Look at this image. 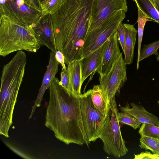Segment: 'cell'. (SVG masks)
Wrapping results in <instances>:
<instances>
[{"instance_id": "6da1fadb", "label": "cell", "mask_w": 159, "mask_h": 159, "mask_svg": "<svg viewBox=\"0 0 159 159\" xmlns=\"http://www.w3.org/2000/svg\"><path fill=\"white\" fill-rule=\"evenodd\" d=\"M48 89L49 100L45 125L55 137L66 144H85L89 147L82 118L80 96L66 90L55 77Z\"/></svg>"}, {"instance_id": "7a4b0ae2", "label": "cell", "mask_w": 159, "mask_h": 159, "mask_svg": "<svg viewBox=\"0 0 159 159\" xmlns=\"http://www.w3.org/2000/svg\"><path fill=\"white\" fill-rule=\"evenodd\" d=\"M93 0H65L52 15L57 50L67 65L81 59L88 31Z\"/></svg>"}, {"instance_id": "3957f363", "label": "cell", "mask_w": 159, "mask_h": 159, "mask_svg": "<svg viewBox=\"0 0 159 159\" xmlns=\"http://www.w3.org/2000/svg\"><path fill=\"white\" fill-rule=\"evenodd\" d=\"M33 28L15 23L3 16L0 20V55L20 50L36 52L41 48Z\"/></svg>"}, {"instance_id": "277c9868", "label": "cell", "mask_w": 159, "mask_h": 159, "mask_svg": "<svg viewBox=\"0 0 159 159\" xmlns=\"http://www.w3.org/2000/svg\"><path fill=\"white\" fill-rule=\"evenodd\" d=\"M110 114L99 138L103 143V149L108 154L117 158L125 155L128 150L121 135L117 114L118 111L115 97L110 102Z\"/></svg>"}, {"instance_id": "5b68a950", "label": "cell", "mask_w": 159, "mask_h": 159, "mask_svg": "<svg viewBox=\"0 0 159 159\" xmlns=\"http://www.w3.org/2000/svg\"><path fill=\"white\" fill-rule=\"evenodd\" d=\"M1 16L15 23L33 28L43 14L24 0H0Z\"/></svg>"}, {"instance_id": "8992f818", "label": "cell", "mask_w": 159, "mask_h": 159, "mask_svg": "<svg viewBox=\"0 0 159 159\" xmlns=\"http://www.w3.org/2000/svg\"><path fill=\"white\" fill-rule=\"evenodd\" d=\"M125 17L124 11H119L87 33L83 45L81 59L83 60L102 46L108 38L117 30Z\"/></svg>"}, {"instance_id": "52a82bcc", "label": "cell", "mask_w": 159, "mask_h": 159, "mask_svg": "<svg viewBox=\"0 0 159 159\" xmlns=\"http://www.w3.org/2000/svg\"><path fill=\"white\" fill-rule=\"evenodd\" d=\"M91 89H89L80 96L82 120L90 143L99 138L109 115L104 116L94 107L91 98Z\"/></svg>"}, {"instance_id": "ba28073f", "label": "cell", "mask_w": 159, "mask_h": 159, "mask_svg": "<svg viewBox=\"0 0 159 159\" xmlns=\"http://www.w3.org/2000/svg\"><path fill=\"white\" fill-rule=\"evenodd\" d=\"M127 10L126 0H93L87 33L119 11Z\"/></svg>"}, {"instance_id": "9c48e42d", "label": "cell", "mask_w": 159, "mask_h": 159, "mask_svg": "<svg viewBox=\"0 0 159 159\" xmlns=\"http://www.w3.org/2000/svg\"><path fill=\"white\" fill-rule=\"evenodd\" d=\"M126 65L121 52L110 71L100 75V84L106 93L110 100L115 97L127 80Z\"/></svg>"}, {"instance_id": "30bf717a", "label": "cell", "mask_w": 159, "mask_h": 159, "mask_svg": "<svg viewBox=\"0 0 159 159\" xmlns=\"http://www.w3.org/2000/svg\"><path fill=\"white\" fill-rule=\"evenodd\" d=\"M118 42L117 30L103 44L100 64L97 70L100 75L110 71L120 54Z\"/></svg>"}, {"instance_id": "8fae6325", "label": "cell", "mask_w": 159, "mask_h": 159, "mask_svg": "<svg viewBox=\"0 0 159 159\" xmlns=\"http://www.w3.org/2000/svg\"><path fill=\"white\" fill-rule=\"evenodd\" d=\"M33 29L42 45H44L55 53L56 44L52 15L42 14Z\"/></svg>"}, {"instance_id": "7c38bea8", "label": "cell", "mask_w": 159, "mask_h": 159, "mask_svg": "<svg viewBox=\"0 0 159 159\" xmlns=\"http://www.w3.org/2000/svg\"><path fill=\"white\" fill-rule=\"evenodd\" d=\"M60 64L56 59L55 53L51 51L50 54L47 69L44 75L38 95L32 107L29 119L32 118L36 108L41 105L43 95L46 90L48 89L52 81L55 77L58 71V66Z\"/></svg>"}, {"instance_id": "4fadbf2b", "label": "cell", "mask_w": 159, "mask_h": 159, "mask_svg": "<svg viewBox=\"0 0 159 159\" xmlns=\"http://www.w3.org/2000/svg\"><path fill=\"white\" fill-rule=\"evenodd\" d=\"M128 103L125 106H120V109L123 112L133 116L142 124L149 123L159 127V119L154 114L147 111L141 105H136L134 102Z\"/></svg>"}, {"instance_id": "5bb4252c", "label": "cell", "mask_w": 159, "mask_h": 159, "mask_svg": "<svg viewBox=\"0 0 159 159\" xmlns=\"http://www.w3.org/2000/svg\"><path fill=\"white\" fill-rule=\"evenodd\" d=\"M83 60H75L68 65L67 70L70 82V90L77 96L81 93Z\"/></svg>"}, {"instance_id": "9a60e30c", "label": "cell", "mask_w": 159, "mask_h": 159, "mask_svg": "<svg viewBox=\"0 0 159 159\" xmlns=\"http://www.w3.org/2000/svg\"><path fill=\"white\" fill-rule=\"evenodd\" d=\"M103 45L83 59L81 79L82 84L89 76L90 77L89 81L91 80L97 72L101 62Z\"/></svg>"}, {"instance_id": "2e32d148", "label": "cell", "mask_w": 159, "mask_h": 159, "mask_svg": "<svg viewBox=\"0 0 159 159\" xmlns=\"http://www.w3.org/2000/svg\"><path fill=\"white\" fill-rule=\"evenodd\" d=\"M125 34V47L124 52V61L126 65L132 63L134 51L136 42V35L138 30L134 25L129 24H122Z\"/></svg>"}, {"instance_id": "e0dca14e", "label": "cell", "mask_w": 159, "mask_h": 159, "mask_svg": "<svg viewBox=\"0 0 159 159\" xmlns=\"http://www.w3.org/2000/svg\"><path fill=\"white\" fill-rule=\"evenodd\" d=\"M91 97L94 107L103 115L108 116L110 100L100 84L94 85L91 89Z\"/></svg>"}, {"instance_id": "ac0fdd59", "label": "cell", "mask_w": 159, "mask_h": 159, "mask_svg": "<svg viewBox=\"0 0 159 159\" xmlns=\"http://www.w3.org/2000/svg\"><path fill=\"white\" fill-rule=\"evenodd\" d=\"M150 21L159 24V12L150 0H134Z\"/></svg>"}, {"instance_id": "d6986e66", "label": "cell", "mask_w": 159, "mask_h": 159, "mask_svg": "<svg viewBox=\"0 0 159 159\" xmlns=\"http://www.w3.org/2000/svg\"><path fill=\"white\" fill-rule=\"evenodd\" d=\"M137 6L138 8V18L137 21L138 24V47L137 64V69H138L139 66V58L144 27L147 21L150 20L148 19L146 15L142 12L139 6Z\"/></svg>"}, {"instance_id": "ffe728a7", "label": "cell", "mask_w": 159, "mask_h": 159, "mask_svg": "<svg viewBox=\"0 0 159 159\" xmlns=\"http://www.w3.org/2000/svg\"><path fill=\"white\" fill-rule=\"evenodd\" d=\"M139 141L141 148L149 150L153 154H159V139L142 135Z\"/></svg>"}, {"instance_id": "44dd1931", "label": "cell", "mask_w": 159, "mask_h": 159, "mask_svg": "<svg viewBox=\"0 0 159 159\" xmlns=\"http://www.w3.org/2000/svg\"><path fill=\"white\" fill-rule=\"evenodd\" d=\"M65 1V0H44L41 3L43 14H53L60 8Z\"/></svg>"}, {"instance_id": "7402d4cb", "label": "cell", "mask_w": 159, "mask_h": 159, "mask_svg": "<svg viewBox=\"0 0 159 159\" xmlns=\"http://www.w3.org/2000/svg\"><path fill=\"white\" fill-rule=\"evenodd\" d=\"M117 117L119 123L129 125L134 129L140 127L142 124L132 116L123 112H118Z\"/></svg>"}, {"instance_id": "603a6c76", "label": "cell", "mask_w": 159, "mask_h": 159, "mask_svg": "<svg viewBox=\"0 0 159 159\" xmlns=\"http://www.w3.org/2000/svg\"><path fill=\"white\" fill-rule=\"evenodd\" d=\"M159 48V40L150 44L145 45L140 52L139 62L152 55H158V49Z\"/></svg>"}, {"instance_id": "cb8c5ba5", "label": "cell", "mask_w": 159, "mask_h": 159, "mask_svg": "<svg viewBox=\"0 0 159 159\" xmlns=\"http://www.w3.org/2000/svg\"><path fill=\"white\" fill-rule=\"evenodd\" d=\"M141 136L144 135L158 138L159 136V127L149 123L142 124L139 131Z\"/></svg>"}, {"instance_id": "d4e9b609", "label": "cell", "mask_w": 159, "mask_h": 159, "mask_svg": "<svg viewBox=\"0 0 159 159\" xmlns=\"http://www.w3.org/2000/svg\"><path fill=\"white\" fill-rule=\"evenodd\" d=\"M59 84L66 90L70 92L69 77L67 69L62 70L61 73V79Z\"/></svg>"}, {"instance_id": "484cf974", "label": "cell", "mask_w": 159, "mask_h": 159, "mask_svg": "<svg viewBox=\"0 0 159 159\" xmlns=\"http://www.w3.org/2000/svg\"><path fill=\"white\" fill-rule=\"evenodd\" d=\"M118 40L124 53L125 47V34L122 23H121L117 29Z\"/></svg>"}, {"instance_id": "4316f807", "label": "cell", "mask_w": 159, "mask_h": 159, "mask_svg": "<svg viewBox=\"0 0 159 159\" xmlns=\"http://www.w3.org/2000/svg\"><path fill=\"white\" fill-rule=\"evenodd\" d=\"M134 159H159V154H152L150 152L146 151L142 152L139 154H134Z\"/></svg>"}, {"instance_id": "83f0119b", "label": "cell", "mask_w": 159, "mask_h": 159, "mask_svg": "<svg viewBox=\"0 0 159 159\" xmlns=\"http://www.w3.org/2000/svg\"><path fill=\"white\" fill-rule=\"evenodd\" d=\"M55 56L56 60L61 64L62 67V70L67 69L65 57L62 53L57 50L55 53Z\"/></svg>"}, {"instance_id": "f1b7e54d", "label": "cell", "mask_w": 159, "mask_h": 159, "mask_svg": "<svg viewBox=\"0 0 159 159\" xmlns=\"http://www.w3.org/2000/svg\"><path fill=\"white\" fill-rule=\"evenodd\" d=\"M30 6L39 10H42L41 3L40 0H24Z\"/></svg>"}, {"instance_id": "f546056e", "label": "cell", "mask_w": 159, "mask_h": 159, "mask_svg": "<svg viewBox=\"0 0 159 159\" xmlns=\"http://www.w3.org/2000/svg\"><path fill=\"white\" fill-rule=\"evenodd\" d=\"M155 7L159 12V0H150Z\"/></svg>"}, {"instance_id": "4dcf8cb0", "label": "cell", "mask_w": 159, "mask_h": 159, "mask_svg": "<svg viewBox=\"0 0 159 159\" xmlns=\"http://www.w3.org/2000/svg\"><path fill=\"white\" fill-rule=\"evenodd\" d=\"M157 61H159V56H158L157 57Z\"/></svg>"}, {"instance_id": "1f68e13d", "label": "cell", "mask_w": 159, "mask_h": 159, "mask_svg": "<svg viewBox=\"0 0 159 159\" xmlns=\"http://www.w3.org/2000/svg\"><path fill=\"white\" fill-rule=\"evenodd\" d=\"M44 0H40L41 2V3L43 2Z\"/></svg>"}, {"instance_id": "d6a6232c", "label": "cell", "mask_w": 159, "mask_h": 159, "mask_svg": "<svg viewBox=\"0 0 159 159\" xmlns=\"http://www.w3.org/2000/svg\"><path fill=\"white\" fill-rule=\"evenodd\" d=\"M157 103L158 104L159 106V100L158 101Z\"/></svg>"}, {"instance_id": "836d02e7", "label": "cell", "mask_w": 159, "mask_h": 159, "mask_svg": "<svg viewBox=\"0 0 159 159\" xmlns=\"http://www.w3.org/2000/svg\"><path fill=\"white\" fill-rule=\"evenodd\" d=\"M158 139H159V137H158Z\"/></svg>"}]
</instances>
